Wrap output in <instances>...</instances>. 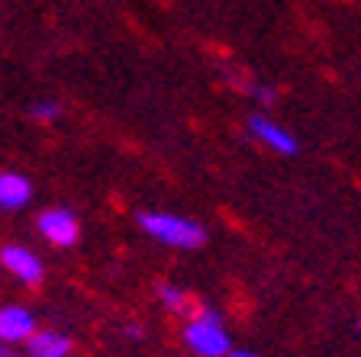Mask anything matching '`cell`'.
Listing matches in <instances>:
<instances>
[{"label":"cell","mask_w":361,"mask_h":357,"mask_svg":"<svg viewBox=\"0 0 361 357\" xmlns=\"http://www.w3.org/2000/svg\"><path fill=\"white\" fill-rule=\"evenodd\" d=\"M36 332V315L26 306H0V344H23Z\"/></svg>","instance_id":"8992f818"},{"label":"cell","mask_w":361,"mask_h":357,"mask_svg":"<svg viewBox=\"0 0 361 357\" xmlns=\"http://www.w3.org/2000/svg\"><path fill=\"white\" fill-rule=\"evenodd\" d=\"M71 351H75V342L59 328H36L23 342V354L26 357H71Z\"/></svg>","instance_id":"52a82bcc"},{"label":"cell","mask_w":361,"mask_h":357,"mask_svg":"<svg viewBox=\"0 0 361 357\" xmlns=\"http://www.w3.org/2000/svg\"><path fill=\"white\" fill-rule=\"evenodd\" d=\"M180 338H184V344H188L190 354H197V357H226L229 351H233L229 332H226V322L213 306H197L194 315L184 322Z\"/></svg>","instance_id":"7a4b0ae2"},{"label":"cell","mask_w":361,"mask_h":357,"mask_svg":"<svg viewBox=\"0 0 361 357\" xmlns=\"http://www.w3.org/2000/svg\"><path fill=\"white\" fill-rule=\"evenodd\" d=\"M36 229L52 248H75L78 238H81V223H78V216L65 206L42 209L36 216Z\"/></svg>","instance_id":"3957f363"},{"label":"cell","mask_w":361,"mask_h":357,"mask_svg":"<svg viewBox=\"0 0 361 357\" xmlns=\"http://www.w3.org/2000/svg\"><path fill=\"white\" fill-rule=\"evenodd\" d=\"M126 335L129 338H142V325H126Z\"/></svg>","instance_id":"7c38bea8"},{"label":"cell","mask_w":361,"mask_h":357,"mask_svg":"<svg viewBox=\"0 0 361 357\" xmlns=\"http://www.w3.org/2000/svg\"><path fill=\"white\" fill-rule=\"evenodd\" d=\"M155 296L161 299V306H165L168 313H174V315H194V296H190L188 290H184V287H178V283H158L155 287Z\"/></svg>","instance_id":"9c48e42d"},{"label":"cell","mask_w":361,"mask_h":357,"mask_svg":"<svg viewBox=\"0 0 361 357\" xmlns=\"http://www.w3.org/2000/svg\"><path fill=\"white\" fill-rule=\"evenodd\" d=\"M248 132H252L255 142H262L264 149L278 151V155H297V151H300L297 135H293L287 126L268 119L264 113H252V116H248Z\"/></svg>","instance_id":"277c9868"},{"label":"cell","mask_w":361,"mask_h":357,"mask_svg":"<svg viewBox=\"0 0 361 357\" xmlns=\"http://www.w3.org/2000/svg\"><path fill=\"white\" fill-rule=\"evenodd\" d=\"M226 357H262V354H255V351H229Z\"/></svg>","instance_id":"4fadbf2b"},{"label":"cell","mask_w":361,"mask_h":357,"mask_svg":"<svg viewBox=\"0 0 361 357\" xmlns=\"http://www.w3.org/2000/svg\"><path fill=\"white\" fill-rule=\"evenodd\" d=\"M0 264H4L7 274H13L16 280L26 283V287H36L45 277L42 258H39L36 251H30L26 245H4L0 248Z\"/></svg>","instance_id":"5b68a950"},{"label":"cell","mask_w":361,"mask_h":357,"mask_svg":"<svg viewBox=\"0 0 361 357\" xmlns=\"http://www.w3.org/2000/svg\"><path fill=\"white\" fill-rule=\"evenodd\" d=\"M135 223H139V229H142L149 238H155V242H161V245H168V248L197 251V248L207 245V229H203L197 219L142 209V213L135 216Z\"/></svg>","instance_id":"6da1fadb"},{"label":"cell","mask_w":361,"mask_h":357,"mask_svg":"<svg viewBox=\"0 0 361 357\" xmlns=\"http://www.w3.org/2000/svg\"><path fill=\"white\" fill-rule=\"evenodd\" d=\"M358 328H361V319H358Z\"/></svg>","instance_id":"5bb4252c"},{"label":"cell","mask_w":361,"mask_h":357,"mask_svg":"<svg viewBox=\"0 0 361 357\" xmlns=\"http://www.w3.org/2000/svg\"><path fill=\"white\" fill-rule=\"evenodd\" d=\"M30 116L39 123H55V119H61V104L59 100H36L30 106Z\"/></svg>","instance_id":"30bf717a"},{"label":"cell","mask_w":361,"mask_h":357,"mask_svg":"<svg viewBox=\"0 0 361 357\" xmlns=\"http://www.w3.org/2000/svg\"><path fill=\"white\" fill-rule=\"evenodd\" d=\"M32 200V184L20 171H0V209H23Z\"/></svg>","instance_id":"ba28073f"},{"label":"cell","mask_w":361,"mask_h":357,"mask_svg":"<svg viewBox=\"0 0 361 357\" xmlns=\"http://www.w3.org/2000/svg\"><path fill=\"white\" fill-rule=\"evenodd\" d=\"M0 357H26L23 351H16L13 344H0Z\"/></svg>","instance_id":"8fae6325"}]
</instances>
